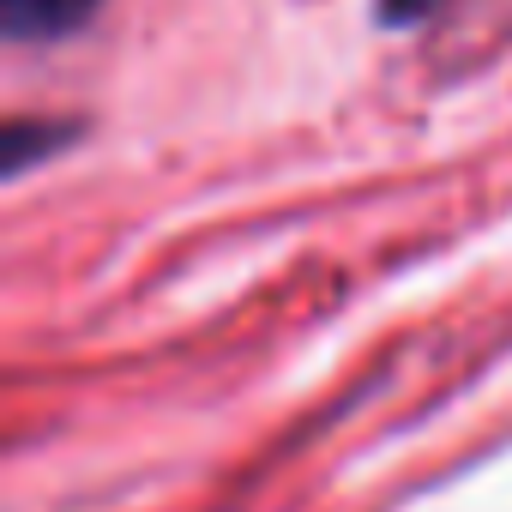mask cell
<instances>
[{
	"label": "cell",
	"mask_w": 512,
	"mask_h": 512,
	"mask_svg": "<svg viewBox=\"0 0 512 512\" xmlns=\"http://www.w3.org/2000/svg\"><path fill=\"white\" fill-rule=\"evenodd\" d=\"M410 7H422V0H386L380 13H386V19H410Z\"/></svg>",
	"instance_id": "2"
},
{
	"label": "cell",
	"mask_w": 512,
	"mask_h": 512,
	"mask_svg": "<svg viewBox=\"0 0 512 512\" xmlns=\"http://www.w3.org/2000/svg\"><path fill=\"white\" fill-rule=\"evenodd\" d=\"M103 0H0V25H7L13 43H49L79 31Z\"/></svg>",
	"instance_id": "1"
}]
</instances>
